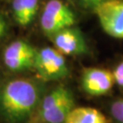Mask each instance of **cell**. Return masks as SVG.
<instances>
[{
	"instance_id": "6da1fadb",
	"label": "cell",
	"mask_w": 123,
	"mask_h": 123,
	"mask_svg": "<svg viewBox=\"0 0 123 123\" xmlns=\"http://www.w3.org/2000/svg\"><path fill=\"white\" fill-rule=\"evenodd\" d=\"M44 94L40 82L29 79L10 80L0 88V115L11 123L28 122Z\"/></svg>"
},
{
	"instance_id": "7a4b0ae2",
	"label": "cell",
	"mask_w": 123,
	"mask_h": 123,
	"mask_svg": "<svg viewBox=\"0 0 123 123\" xmlns=\"http://www.w3.org/2000/svg\"><path fill=\"white\" fill-rule=\"evenodd\" d=\"M73 92L64 85H58L45 92L28 123H64L74 108Z\"/></svg>"
},
{
	"instance_id": "3957f363",
	"label": "cell",
	"mask_w": 123,
	"mask_h": 123,
	"mask_svg": "<svg viewBox=\"0 0 123 123\" xmlns=\"http://www.w3.org/2000/svg\"><path fill=\"white\" fill-rule=\"evenodd\" d=\"M33 68L42 81H56L69 74L64 55L50 47L37 49Z\"/></svg>"
},
{
	"instance_id": "277c9868",
	"label": "cell",
	"mask_w": 123,
	"mask_h": 123,
	"mask_svg": "<svg viewBox=\"0 0 123 123\" xmlns=\"http://www.w3.org/2000/svg\"><path fill=\"white\" fill-rule=\"evenodd\" d=\"M75 21V14L64 2L49 0L43 9L40 26L45 34L50 37L61 29L73 26Z\"/></svg>"
},
{
	"instance_id": "5b68a950",
	"label": "cell",
	"mask_w": 123,
	"mask_h": 123,
	"mask_svg": "<svg viewBox=\"0 0 123 123\" xmlns=\"http://www.w3.org/2000/svg\"><path fill=\"white\" fill-rule=\"evenodd\" d=\"M95 13L108 35L123 39V0H106L95 6Z\"/></svg>"
},
{
	"instance_id": "8992f818",
	"label": "cell",
	"mask_w": 123,
	"mask_h": 123,
	"mask_svg": "<svg viewBox=\"0 0 123 123\" xmlns=\"http://www.w3.org/2000/svg\"><path fill=\"white\" fill-rule=\"evenodd\" d=\"M37 49L25 40L11 42L5 49L3 60L6 67L12 71H23L33 68Z\"/></svg>"
},
{
	"instance_id": "52a82bcc",
	"label": "cell",
	"mask_w": 123,
	"mask_h": 123,
	"mask_svg": "<svg viewBox=\"0 0 123 123\" xmlns=\"http://www.w3.org/2000/svg\"><path fill=\"white\" fill-rule=\"evenodd\" d=\"M51 41L64 56H80L88 52V45L82 32L71 26L49 37Z\"/></svg>"
},
{
	"instance_id": "ba28073f",
	"label": "cell",
	"mask_w": 123,
	"mask_h": 123,
	"mask_svg": "<svg viewBox=\"0 0 123 123\" xmlns=\"http://www.w3.org/2000/svg\"><path fill=\"white\" fill-rule=\"evenodd\" d=\"M115 84L112 71L98 68H85L81 75V87L90 96H102L110 91Z\"/></svg>"
},
{
	"instance_id": "9c48e42d",
	"label": "cell",
	"mask_w": 123,
	"mask_h": 123,
	"mask_svg": "<svg viewBox=\"0 0 123 123\" xmlns=\"http://www.w3.org/2000/svg\"><path fill=\"white\" fill-rule=\"evenodd\" d=\"M38 10V0H12L13 17L19 26H29Z\"/></svg>"
},
{
	"instance_id": "30bf717a",
	"label": "cell",
	"mask_w": 123,
	"mask_h": 123,
	"mask_svg": "<svg viewBox=\"0 0 123 123\" xmlns=\"http://www.w3.org/2000/svg\"><path fill=\"white\" fill-rule=\"evenodd\" d=\"M64 123H109L101 111L90 107H74Z\"/></svg>"
},
{
	"instance_id": "8fae6325",
	"label": "cell",
	"mask_w": 123,
	"mask_h": 123,
	"mask_svg": "<svg viewBox=\"0 0 123 123\" xmlns=\"http://www.w3.org/2000/svg\"><path fill=\"white\" fill-rule=\"evenodd\" d=\"M110 112L116 123H123V98H118L110 104Z\"/></svg>"
},
{
	"instance_id": "7c38bea8",
	"label": "cell",
	"mask_w": 123,
	"mask_h": 123,
	"mask_svg": "<svg viewBox=\"0 0 123 123\" xmlns=\"http://www.w3.org/2000/svg\"><path fill=\"white\" fill-rule=\"evenodd\" d=\"M112 73L114 76L115 84L123 88V60L115 67V69L112 71Z\"/></svg>"
},
{
	"instance_id": "4fadbf2b",
	"label": "cell",
	"mask_w": 123,
	"mask_h": 123,
	"mask_svg": "<svg viewBox=\"0 0 123 123\" xmlns=\"http://www.w3.org/2000/svg\"><path fill=\"white\" fill-rule=\"evenodd\" d=\"M6 30V23L4 20V18H2V16L0 15V38L4 36Z\"/></svg>"
},
{
	"instance_id": "5bb4252c",
	"label": "cell",
	"mask_w": 123,
	"mask_h": 123,
	"mask_svg": "<svg viewBox=\"0 0 123 123\" xmlns=\"http://www.w3.org/2000/svg\"><path fill=\"white\" fill-rule=\"evenodd\" d=\"M84 3H86L87 5H90V6H96L97 5L100 4L102 2H104L106 0H82Z\"/></svg>"
}]
</instances>
